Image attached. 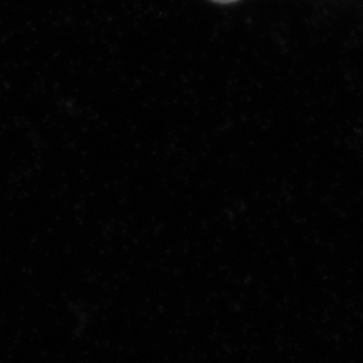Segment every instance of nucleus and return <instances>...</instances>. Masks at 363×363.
<instances>
[{"mask_svg":"<svg viewBox=\"0 0 363 363\" xmlns=\"http://www.w3.org/2000/svg\"><path fill=\"white\" fill-rule=\"evenodd\" d=\"M216 3H222V4H228V3H234V1H238V0H213Z\"/></svg>","mask_w":363,"mask_h":363,"instance_id":"1","label":"nucleus"}]
</instances>
